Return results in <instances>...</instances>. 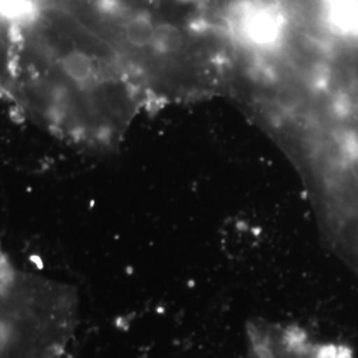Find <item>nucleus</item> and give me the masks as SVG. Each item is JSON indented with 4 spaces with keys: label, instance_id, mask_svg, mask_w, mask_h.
Listing matches in <instances>:
<instances>
[{
    "label": "nucleus",
    "instance_id": "20e7f679",
    "mask_svg": "<svg viewBox=\"0 0 358 358\" xmlns=\"http://www.w3.org/2000/svg\"><path fill=\"white\" fill-rule=\"evenodd\" d=\"M356 222H357V229H358V210H357V217H356ZM357 260H358V254H357Z\"/></svg>",
    "mask_w": 358,
    "mask_h": 358
},
{
    "label": "nucleus",
    "instance_id": "f03ea898",
    "mask_svg": "<svg viewBox=\"0 0 358 358\" xmlns=\"http://www.w3.org/2000/svg\"><path fill=\"white\" fill-rule=\"evenodd\" d=\"M17 23L0 8V99H8L13 83Z\"/></svg>",
    "mask_w": 358,
    "mask_h": 358
},
{
    "label": "nucleus",
    "instance_id": "f257e3e1",
    "mask_svg": "<svg viewBox=\"0 0 358 358\" xmlns=\"http://www.w3.org/2000/svg\"><path fill=\"white\" fill-rule=\"evenodd\" d=\"M124 66L76 13L59 3L36 1L17 26L7 100L22 117L63 141L103 148L136 109Z\"/></svg>",
    "mask_w": 358,
    "mask_h": 358
},
{
    "label": "nucleus",
    "instance_id": "7ed1b4c3",
    "mask_svg": "<svg viewBox=\"0 0 358 358\" xmlns=\"http://www.w3.org/2000/svg\"><path fill=\"white\" fill-rule=\"evenodd\" d=\"M17 269L15 267L10 256L7 255V252L3 248V244L0 241V294L4 291V288L10 284L13 280L15 273L17 272Z\"/></svg>",
    "mask_w": 358,
    "mask_h": 358
}]
</instances>
